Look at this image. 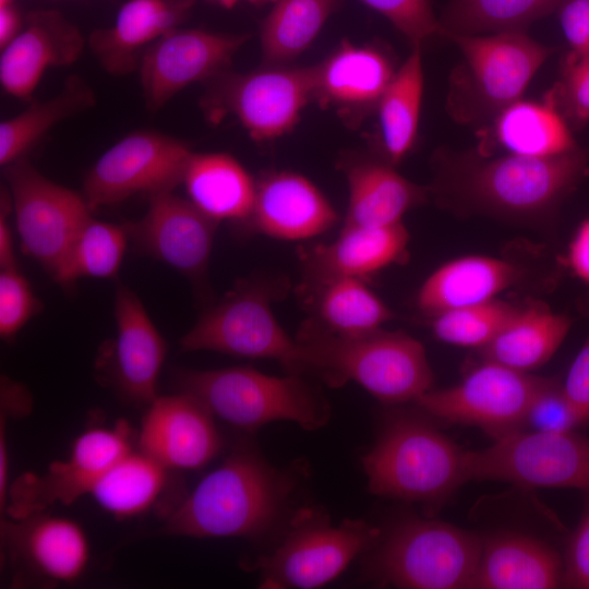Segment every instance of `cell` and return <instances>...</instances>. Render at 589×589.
I'll list each match as a JSON object with an SVG mask.
<instances>
[{"instance_id":"cell-1","label":"cell","mask_w":589,"mask_h":589,"mask_svg":"<svg viewBox=\"0 0 589 589\" xmlns=\"http://www.w3.org/2000/svg\"><path fill=\"white\" fill-rule=\"evenodd\" d=\"M294 470L268 464L249 441H239L224 462L202 479L157 530L161 536L259 539L288 512Z\"/></svg>"},{"instance_id":"cell-2","label":"cell","mask_w":589,"mask_h":589,"mask_svg":"<svg viewBox=\"0 0 589 589\" xmlns=\"http://www.w3.org/2000/svg\"><path fill=\"white\" fill-rule=\"evenodd\" d=\"M296 339L302 348L304 372L316 373L330 386L353 381L388 405L414 401L433 387L425 349L406 333L378 328L342 336L309 321Z\"/></svg>"},{"instance_id":"cell-3","label":"cell","mask_w":589,"mask_h":589,"mask_svg":"<svg viewBox=\"0 0 589 589\" xmlns=\"http://www.w3.org/2000/svg\"><path fill=\"white\" fill-rule=\"evenodd\" d=\"M175 384L213 416L247 432L274 421H291L313 431L330 416L328 402L301 374L274 376L245 366L179 370Z\"/></svg>"},{"instance_id":"cell-4","label":"cell","mask_w":589,"mask_h":589,"mask_svg":"<svg viewBox=\"0 0 589 589\" xmlns=\"http://www.w3.org/2000/svg\"><path fill=\"white\" fill-rule=\"evenodd\" d=\"M361 461L369 491L382 497L432 505L468 481L466 450L413 416L388 420Z\"/></svg>"},{"instance_id":"cell-5","label":"cell","mask_w":589,"mask_h":589,"mask_svg":"<svg viewBox=\"0 0 589 589\" xmlns=\"http://www.w3.org/2000/svg\"><path fill=\"white\" fill-rule=\"evenodd\" d=\"M589 172V153L579 147L553 157L504 154L465 159L452 183L469 204L509 216H539L555 209Z\"/></svg>"},{"instance_id":"cell-6","label":"cell","mask_w":589,"mask_h":589,"mask_svg":"<svg viewBox=\"0 0 589 589\" xmlns=\"http://www.w3.org/2000/svg\"><path fill=\"white\" fill-rule=\"evenodd\" d=\"M482 543L479 536L450 524L409 518L372 548L368 576L396 588L469 589Z\"/></svg>"},{"instance_id":"cell-7","label":"cell","mask_w":589,"mask_h":589,"mask_svg":"<svg viewBox=\"0 0 589 589\" xmlns=\"http://www.w3.org/2000/svg\"><path fill=\"white\" fill-rule=\"evenodd\" d=\"M462 55L454 73L449 110L460 122L493 118L520 99L552 49L525 32L448 35Z\"/></svg>"},{"instance_id":"cell-8","label":"cell","mask_w":589,"mask_h":589,"mask_svg":"<svg viewBox=\"0 0 589 589\" xmlns=\"http://www.w3.org/2000/svg\"><path fill=\"white\" fill-rule=\"evenodd\" d=\"M381 529L362 520L333 525L327 514L303 507L288 519L280 542L251 565L262 588H320L378 541Z\"/></svg>"},{"instance_id":"cell-9","label":"cell","mask_w":589,"mask_h":589,"mask_svg":"<svg viewBox=\"0 0 589 589\" xmlns=\"http://www.w3.org/2000/svg\"><path fill=\"white\" fill-rule=\"evenodd\" d=\"M273 294L263 283H239L181 338V350L273 359L289 373L302 375V348L275 317Z\"/></svg>"},{"instance_id":"cell-10","label":"cell","mask_w":589,"mask_h":589,"mask_svg":"<svg viewBox=\"0 0 589 589\" xmlns=\"http://www.w3.org/2000/svg\"><path fill=\"white\" fill-rule=\"evenodd\" d=\"M466 472L468 481L589 491V437L574 431L513 432L485 448L466 450Z\"/></svg>"},{"instance_id":"cell-11","label":"cell","mask_w":589,"mask_h":589,"mask_svg":"<svg viewBox=\"0 0 589 589\" xmlns=\"http://www.w3.org/2000/svg\"><path fill=\"white\" fill-rule=\"evenodd\" d=\"M551 380L482 360L458 384L432 388L414 402L432 417L474 425L497 438L522 430L530 405Z\"/></svg>"},{"instance_id":"cell-12","label":"cell","mask_w":589,"mask_h":589,"mask_svg":"<svg viewBox=\"0 0 589 589\" xmlns=\"http://www.w3.org/2000/svg\"><path fill=\"white\" fill-rule=\"evenodd\" d=\"M189 144L155 131L128 134L94 164L84 179L91 209L121 202L134 194L172 191L182 183L192 156Z\"/></svg>"},{"instance_id":"cell-13","label":"cell","mask_w":589,"mask_h":589,"mask_svg":"<svg viewBox=\"0 0 589 589\" xmlns=\"http://www.w3.org/2000/svg\"><path fill=\"white\" fill-rule=\"evenodd\" d=\"M5 167L21 247L52 274L92 209L22 158Z\"/></svg>"},{"instance_id":"cell-14","label":"cell","mask_w":589,"mask_h":589,"mask_svg":"<svg viewBox=\"0 0 589 589\" xmlns=\"http://www.w3.org/2000/svg\"><path fill=\"white\" fill-rule=\"evenodd\" d=\"M129 436L123 421L112 429L85 431L72 444L68 458L51 462L41 474L17 478L9 489L4 512L11 518H23L91 494L104 473L132 449Z\"/></svg>"},{"instance_id":"cell-15","label":"cell","mask_w":589,"mask_h":589,"mask_svg":"<svg viewBox=\"0 0 589 589\" xmlns=\"http://www.w3.org/2000/svg\"><path fill=\"white\" fill-rule=\"evenodd\" d=\"M224 83L221 110L233 115L255 141H268L289 133L312 101L313 65H264Z\"/></svg>"},{"instance_id":"cell-16","label":"cell","mask_w":589,"mask_h":589,"mask_svg":"<svg viewBox=\"0 0 589 589\" xmlns=\"http://www.w3.org/2000/svg\"><path fill=\"white\" fill-rule=\"evenodd\" d=\"M248 38L176 28L155 40L140 63L146 107L158 110L187 86L221 73Z\"/></svg>"},{"instance_id":"cell-17","label":"cell","mask_w":589,"mask_h":589,"mask_svg":"<svg viewBox=\"0 0 589 589\" xmlns=\"http://www.w3.org/2000/svg\"><path fill=\"white\" fill-rule=\"evenodd\" d=\"M218 223L190 200L168 191L149 196L143 218L123 226L137 251L201 283Z\"/></svg>"},{"instance_id":"cell-18","label":"cell","mask_w":589,"mask_h":589,"mask_svg":"<svg viewBox=\"0 0 589 589\" xmlns=\"http://www.w3.org/2000/svg\"><path fill=\"white\" fill-rule=\"evenodd\" d=\"M395 72L390 58L380 48L342 40L313 65L312 101L333 109L347 127L358 128L376 112Z\"/></svg>"},{"instance_id":"cell-19","label":"cell","mask_w":589,"mask_h":589,"mask_svg":"<svg viewBox=\"0 0 589 589\" xmlns=\"http://www.w3.org/2000/svg\"><path fill=\"white\" fill-rule=\"evenodd\" d=\"M213 413L193 396H157L143 417L137 447L168 469H197L221 446Z\"/></svg>"},{"instance_id":"cell-20","label":"cell","mask_w":589,"mask_h":589,"mask_svg":"<svg viewBox=\"0 0 589 589\" xmlns=\"http://www.w3.org/2000/svg\"><path fill=\"white\" fill-rule=\"evenodd\" d=\"M1 536L12 561L51 582L76 580L89 560V544L82 527L45 512L2 520Z\"/></svg>"},{"instance_id":"cell-21","label":"cell","mask_w":589,"mask_h":589,"mask_svg":"<svg viewBox=\"0 0 589 589\" xmlns=\"http://www.w3.org/2000/svg\"><path fill=\"white\" fill-rule=\"evenodd\" d=\"M261 233L280 240H306L332 229L338 215L317 187L291 171L264 176L256 182L249 218Z\"/></svg>"},{"instance_id":"cell-22","label":"cell","mask_w":589,"mask_h":589,"mask_svg":"<svg viewBox=\"0 0 589 589\" xmlns=\"http://www.w3.org/2000/svg\"><path fill=\"white\" fill-rule=\"evenodd\" d=\"M83 49L82 34L59 13H33L14 39L1 49V86L13 97L27 98L48 69L74 63Z\"/></svg>"},{"instance_id":"cell-23","label":"cell","mask_w":589,"mask_h":589,"mask_svg":"<svg viewBox=\"0 0 589 589\" xmlns=\"http://www.w3.org/2000/svg\"><path fill=\"white\" fill-rule=\"evenodd\" d=\"M117 336L112 352V374L128 399L149 405L157 397L158 376L167 346L140 298L124 285L115 297Z\"/></svg>"},{"instance_id":"cell-24","label":"cell","mask_w":589,"mask_h":589,"mask_svg":"<svg viewBox=\"0 0 589 589\" xmlns=\"http://www.w3.org/2000/svg\"><path fill=\"white\" fill-rule=\"evenodd\" d=\"M409 233L402 223L390 226L344 225L335 240L301 255L310 285L337 277L368 276L407 260Z\"/></svg>"},{"instance_id":"cell-25","label":"cell","mask_w":589,"mask_h":589,"mask_svg":"<svg viewBox=\"0 0 589 589\" xmlns=\"http://www.w3.org/2000/svg\"><path fill=\"white\" fill-rule=\"evenodd\" d=\"M340 169L349 190L344 225L380 227L402 223L404 215L428 196L425 188L402 177L383 158L345 156Z\"/></svg>"},{"instance_id":"cell-26","label":"cell","mask_w":589,"mask_h":589,"mask_svg":"<svg viewBox=\"0 0 589 589\" xmlns=\"http://www.w3.org/2000/svg\"><path fill=\"white\" fill-rule=\"evenodd\" d=\"M558 554L533 537L505 533L483 539L470 589H553L563 585Z\"/></svg>"},{"instance_id":"cell-27","label":"cell","mask_w":589,"mask_h":589,"mask_svg":"<svg viewBox=\"0 0 589 589\" xmlns=\"http://www.w3.org/2000/svg\"><path fill=\"white\" fill-rule=\"evenodd\" d=\"M522 271L503 259L468 255L437 267L421 285L417 305L433 316L444 311L483 303L516 285Z\"/></svg>"},{"instance_id":"cell-28","label":"cell","mask_w":589,"mask_h":589,"mask_svg":"<svg viewBox=\"0 0 589 589\" xmlns=\"http://www.w3.org/2000/svg\"><path fill=\"white\" fill-rule=\"evenodd\" d=\"M194 0H129L113 25L89 39L94 53L111 74H125L135 65V52L176 29Z\"/></svg>"},{"instance_id":"cell-29","label":"cell","mask_w":589,"mask_h":589,"mask_svg":"<svg viewBox=\"0 0 589 589\" xmlns=\"http://www.w3.org/2000/svg\"><path fill=\"white\" fill-rule=\"evenodd\" d=\"M570 129L549 92L543 100L520 98L505 107L493 118L490 137L505 154L553 157L578 147Z\"/></svg>"},{"instance_id":"cell-30","label":"cell","mask_w":589,"mask_h":589,"mask_svg":"<svg viewBox=\"0 0 589 589\" xmlns=\"http://www.w3.org/2000/svg\"><path fill=\"white\" fill-rule=\"evenodd\" d=\"M182 183L189 200L217 221L248 220L251 216L256 182L228 154L193 153Z\"/></svg>"},{"instance_id":"cell-31","label":"cell","mask_w":589,"mask_h":589,"mask_svg":"<svg viewBox=\"0 0 589 589\" xmlns=\"http://www.w3.org/2000/svg\"><path fill=\"white\" fill-rule=\"evenodd\" d=\"M572 320L542 303L519 308L501 332L480 349L482 360L530 372L548 362L567 336Z\"/></svg>"},{"instance_id":"cell-32","label":"cell","mask_w":589,"mask_h":589,"mask_svg":"<svg viewBox=\"0 0 589 589\" xmlns=\"http://www.w3.org/2000/svg\"><path fill=\"white\" fill-rule=\"evenodd\" d=\"M422 46H413L376 108L382 158L398 165L413 147L424 88Z\"/></svg>"},{"instance_id":"cell-33","label":"cell","mask_w":589,"mask_h":589,"mask_svg":"<svg viewBox=\"0 0 589 589\" xmlns=\"http://www.w3.org/2000/svg\"><path fill=\"white\" fill-rule=\"evenodd\" d=\"M315 317L322 329L342 336L370 333L393 318V311L364 279L337 277L309 286Z\"/></svg>"},{"instance_id":"cell-34","label":"cell","mask_w":589,"mask_h":589,"mask_svg":"<svg viewBox=\"0 0 589 589\" xmlns=\"http://www.w3.org/2000/svg\"><path fill=\"white\" fill-rule=\"evenodd\" d=\"M95 95L80 76L67 79L53 97L37 101L0 123V164L8 166L33 147L61 121L92 108Z\"/></svg>"},{"instance_id":"cell-35","label":"cell","mask_w":589,"mask_h":589,"mask_svg":"<svg viewBox=\"0 0 589 589\" xmlns=\"http://www.w3.org/2000/svg\"><path fill=\"white\" fill-rule=\"evenodd\" d=\"M341 0H274L260 44L265 65H286L314 41Z\"/></svg>"},{"instance_id":"cell-36","label":"cell","mask_w":589,"mask_h":589,"mask_svg":"<svg viewBox=\"0 0 589 589\" xmlns=\"http://www.w3.org/2000/svg\"><path fill=\"white\" fill-rule=\"evenodd\" d=\"M168 470L141 449H131L104 473L91 495L116 518L134 517L161 494Z\"/></svg>"},{"instance_id":"cell-37","label":"cell","mask_w":589,"mask_h":589,"mask_svg":"<svg viewBox=\"0 0 589 589\" xmlns=\"http://www.w3.org/2000/svg\"><path fill=\"white\" fill-rule=\"evenodd\" d=\"M565 0H450L440 23L448 35L525 32L532 22L556 11Z\"/></svg>"},{"instance_id":"cell-38","label":"cell","mask_w":589,"mask_h":589,"mask_svg":"<svg viewBox=\"0 0 589 589\" xmlns=\"http://www.w3.org/2000/svg\"><path fill=\"white\" fill-rule=\"evenodd\" d=\"M128 239L124 226L89 216L51 275L62 285L82 277L112 278L120 268Z\"/></svg>"},{"instance_id":"cell-39","label":"cell","mask_w":589,"mask_h":589,"mask_svg":"<svg viewBox=\"0 0 589 589\" xmlns=\"http://www.w3.org/2000/svg\"><path fill=\"white\" fill-rule=\"evenodd\" d=\"M518 306L493 299L435 314L431 328L443 342L481 349L507 324Z\"/></svg>"},{"instance_id":"cell-40","label":"cell","mask_w":589,"mask_h":589,"mask_svg":"<svg viewBox=\"0 0 589 589\" xmlns=\"http://www.w3.org/2000/svg\"><path fill=\"white\" fill-rule=\"evenodd\" d=\"M556 105L570 128L589 122V55L568 51L561 67V76L551 91Z\"/></svg>"},{"instance_id":"cell-41","label":"cell","mask_w":589,"mask_h":589,"mask_svg":"<svg viewBox=\"0 0 589 589\" xmlns=\"http://www.w3.org/2000/svg\"><path fill=\"white\" fill-rule=\"evenodd\" d=\"M385 16L411 44L422 46L443 29L433 13L430 0H360Z\"/></svg>"},{"instance_id":"cell-42","label":"cell","mask_w":589,"mask_h":589,"mask_svg":"<svg viewBox=\"0 0 589 589\" xmlns=\"http://www.w3.org/2000/svg\"><path fill=\"white\" fill-rule=\"evenodd\" d=\"M582 420L555 378L538 394L530 405L521 431L561 433L574 431Z\"/></svg>"},{"instance_id":"cell-43","label":"cell","mask_w":589,"mask_h":589,"mask_svg":"<svg viewBox=\"0 0 589 589\" xmlns=\"http://www.w3.org/2000/svg\"><path fill=\"white\" fill-rule=\"evenodd\" d=\"M40 302L34 296L27 279L15 268L0 274V335L10 339L39 312Z\"/></svg>"},{"instance_id":"cell-44","label":"cell","mask_w":589,"mask_h":589,"mask_svg":"<svg viewBox=\"0 0 589 589\" xmlns=\"http://www.w3.org/2000/svg\"><path fill=\"white\" fill-rule=\"evenodd\" d=\"M563 585L589 589V512L575 530L567 549Z\"/></svg>"},{"instance_id":"cell-45","label":"cell","mask_w":589,"mask_h":589,"mask_svg":"<svg viewBox=\"0 0 589 589\" xmlns=\"http://www.w3.org/2000/svg\"><path fill=\"white\" fill-rule=\"evenodd\" d=\"M587 312L589 316V308ZM562 389L582 422L589 421V330L562 384Z\"/></svg>"},{"instance_id":"cell-46","label":"cell","mask_w":589,"mask_h":589,"mask_svg":"<svg viewBox=\"0 0 589 589\" xmlns=\"http://www.w3.org/2000/svg\"><path fill=\"white\" fill-rule=\"evenodd\" d=\"M558 11L569 51L589 55V0H565Z\"/></svg>"},{"instance_id":"cell-47","label":"cell","mask_w":589,"mask_h":589,"mask_svg":"<svg viewBox=\"0 0 589 589\" xmlns=\"http://www.w3.org/2000/svg\"><path fill=\"white\" fill-rule=\"evenodd\" d=\"M567 263L579 279L589 284V218L581 223L569 243Z\"/></svg>"},{"instance_id":"cell-48","label":"cell","mask_w":589,"mask_h":589,"mask_svg":"<svg viewBox=\"0 0 589 589\" xmlns=\"http://www.w3.org/2000/svg\"><path fill=\"white\" fill-rule=\"evenodd\" d=\"M9 195L1 197L0 215V267L1 269L15 268L16 261L13 252L12 237L8 226L7 216L9 207L12 205Z\"/></svg>"},{"instance_id":"cell-49","label":"cell","mask_w":589,"mask_h":589,"mask_svg":"<svg viewBox=\"0 0 589 589\" xmlns=\"http://www.w3.org/2000/svg\"><path fill=\"white\" fill-rule=\"evenodd\" d=\"M22 21L13 4L0 8V48L10 44L22 29Z\"/></svg>"},{"instance_id":"cell-50","label":"cell","mask_w":589,"mask_h":589,"mask_svg":"<svg viewBox=\"0 0 589 589\" xmlns=\"http://www.w3.org/2000/svg\"><path fill=\"white\" fill-rule=\"evenodd\" d=\"M217 3H219L221 7L230 9L232 8L239 0H214Z\"/></svg>"},{"instance_id":"cell-51","label":"cell","mask_w":589,"mask_h":589,"mask_svg":"<svg viewBox=\"0 0 589 589\" xmlns=\"http://www.w3.org/2000/svg\"><path fill=\"white\" fill-rule=\"evenodd\" d=\"M248 1L254 4H262L266 2H273L274 0H248Z\"/></svg>"},{"instance_id":"cell-52","label":"cell","mask_w":589,"mask_h":589,"mask_svg":"<svg viewBox=\"0 0 589 589\" xmlns=\"http://www.w3.org/2000/svg\"><path fill=\"white\" fill-rule=\"evenodd\" d=\"M12 4V0H0V8Z\"/></svg>"}]
</instances>
